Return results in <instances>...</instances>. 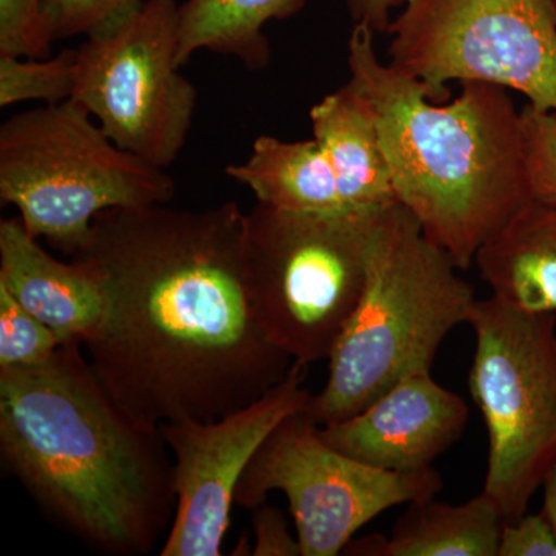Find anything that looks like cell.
Segmentation results:
<instances>
[{"label": "cell", "mask_w": 556, "mask_h": 556, "mask_svg": "<svg viewBox=\"0 0 556 556\" xmlns=\"http://www.w3.org/2000/svg\"><path fill=\"white\" fill-rule=\"evenodd\" d=\"M236 201L203 211L109 208L70 258L100 277L105 308L84 342L130 415L160 428L247 407L291 369L252 306Z\"/></svg>", "instance_id": "cell-1"}, {"label": "cell", "mask_w": 556, "mask_h": 556, "mask_svg": "<svg viewBox=\"0 0 556 556\" xmlns=\"http://www.w3.org/2000/svg\"><path fill=\"white\" fill-rule=\"evenodd\" d=\"M79 342L46 364L0 369V456L40 510L112 556H141L169 533L174 460L160 428L102 386Z\"/></svg>", "instance_id": "cell-2"}, {"label": "cell", "mask_w": 556, "mask_h": 556, "mask_svg": "<svg viewBox=\"0 0 556 556\" xmlns=\"http://www.w3.org/2000/svg\"><path fill=\"white\" fill-rule=\"evenodd\" d=\"M375 35L354 24L348 84L375 113L397 203L466 270L533 199L521 112L508 90L485 83L430 100L419 79L379 60Z\"/></svg>", "instance_id": "cell-3"}, {"label": "cell", "mask_w": 556, "mask_h": 556, "mask_svg": "<svg viewBox=\"0 0 556 556\" xmlns=\"http://www.w3.org/2000/svg\"><path fill=\"white\" fill-rule=\"evenodd\" d=\"M457 270L407 207L380 211L364 292L328 358L327 383L305 409L318 427L356 416L399 380L431 371L478 300Z\"/></svg>", "instance_id": "cell-4"}, {"label": "cell", "mask_w": 556, "mask_h": 556, "mask_svg": "<svg viewBox=\"0 0 556 556\" xmlns=\"http://www.w3.org/2000/svg\"><path fill=\"white\" fill-rule=\"evenodd\" d=\"M164 169L118 148L78 101L27 110L0 127V199L33 237L72 257L109 208L167 204Z\"/></svg>", "instance_id": "cell-5"}, {"label": "cell", "mask_w": 556, "mask_h": 556, "mask_svg": "<svg viewBox=\"0 0 556 556\" xmlns=\"http://www.w3.org/2000/svg\"><path fill=\"white\" fill-rule=\"evenodd\" d=\"M382 208L291 212L257 203L247 212L252 306L270 342L292 362L309 367L331 356L364 292Z\"/></svg>", "instance_id": "cell-6"}, {"label": "cell", "mask_w": 556, "mask_h": 556, "mask_svg": "<svg viewBox=\"0 0 556 556\" xmlns=\"http://www.w3.org/2000/svg\"><path fill=\"white\" fill-rule=\"evenodd\" d=\"M468 375L489 437L484 493L506 522L527 514L556 460V314L477 300Z\"/></svg>", "instance_id": "cell-7"}, {"label": "cell", "mask_w": 556, "mask_h": 556, "mask_svg": "<svg viewBox=\"0 0 556 556\" xmlns=\"http://www.w3.org/2000/svg\"><path fill=\"white\" fill-rule=\"evenodd\" d=\"M390 62L430 100L485 83L556 113V17L547 0H407L388 25Z\"/></svg>", "instance_id": "cell-8"}, {"label": "cell", "mask_w": 556, "mask_h": 556, "mask_svg": "<svg viewBox=\"0 0 556 556\" xmlns=\"http://www.w3.org/2000/svg\"><path fill=\"white\" fill-rule=\"evenodd\" d=\"M178 7L141 0L86 36L72 97L118 148L159 169L185 148L197 105L177 64Z\"/></svg>", "instance_id": "cell-9"}, {"label": "cell", "mask_w": 556, "mask_h": 556, "mask_svg": "<svg viewBox=\"0 0 556 556\" xmlns=\"http://www.w3.org/2000/svg\"><path fill=\"white\" fill-rule=\"evenodd\" d=\"M305 409L278 424L236 492L237 506L251 510L269 493H285L302 556L342 554L357 530L388 508L442 492L444 479L433 467L409 473L380 470L332 448Z\"/></svg>", "instance_id": "cell-10"}, {"label": "cell", "mask_w": 556, "mask_h": 556, "mask_svg": "<svg viewBox=\"0 0 556 556\" xmlns=\"http://www.w3.org/2000/svg\"><path fill=\"white\" fill-rule=\"evenodd\" d=\"M306 371V365L294 362L257 401L219 419L160 427L174 460L177 495L161 556L222 555L237 486L249 463L278 424L308 407L313 394L305 387Z\"/></svg>", "instance_id": "cell-11"}, {"label": "cell", "mask_w": 556, "mask_h": 556, "mask_svg": "<svg viewBox=\"0 0 556 556\" xmlns=\"http://www.w3.org/2000/svg\"><path fill=\"white\" fill-rule=\"evenodd\" d=\"M468 405L439 386L431 371L415 372L356 416L318 427L332 448L380 470H427L466 431Z\"/></svg>", "instance_id": "cell-12"}, {"label": "cell", "mask_w": 556, "mask_h": 556, "mask_svg": "<svg viewBox=\"0 0 556 556\" xmlns=\"http://www.w3.org/2000/svg\"><path fill=\"white\" fill-rule=\"evenodd\" d=\"M0 287L53 329L62 343L84 345L104 314L97 273L80 260L51 257L20 217L0 223Z\"/></svg>", "instance_id": "cell-13"}, {"label": "cell", "mask_w": 556, "mask_h": 556, "mask_svg": "<svg viewBox=\"0 0 556 556\" xmlns=\"http://www.w3.org/2000/svg\"><path fill=\"white\" fill-rule=\"evenodd\" d=\"M314 138L331 164L345 208L397 203L375 113L350 84L329 93L309 112Z\"/></svg>", "instance_id": "cell-14"}, {"label": "cell", "mask_w": 556, "mask_h": 556, "mask_svg": "<svg viewBox=\"0 0 556 556\" xmlns=\"http://www.w3.org/2000/svg\"><path fill=\"white\" fill-rule=\"evenodd\" d=\"M473 265L492 295L529 313H556V203L532 199Z\"/></svg>", "instance_id": "cell-15"}, {"label": "cell", "mask_w": 556, "mask_h": 556, "mask_svg": "<svg viewBox=\"0 0 556 556\" xmlns=\"http://www.w3.org/2000/svg\"><path fill=\"white\" fill-rule=\"evenodd\" d=\"M506 525L500 507L484 493L453 506L437 496L413 501L390 535L353 538L351 556H497Z\"/></svg>", "instance_id": "cell-16"}, {"label": "cell", "mask_w": 556, "mask_h": 556, "mask_svg": "<svg viewBox=\"0 0 556 556\" xmlns=\"http://www.w3.org/2000/svg\"><path fill=\"white\" fill-rule=\"evenodd\" d=\"M226 174L252 190L257 203L291 212L345 211L331 164L316 138L255 139L251 156Z\"/></svg>", "instance_id": "cell-17"}, {"label": "cell", "mask_w": 556, "mask_h": 556, "mask_svg": "<svg viewBox=\"0 0 556 556\" xmlns=\"http://www.w3.org/2000/svg\"><path fill=\"white\" fill-rule=\"evenodd\" d=\"M306 0H186L178 7V67L200 50L236 58L249 70L266 68L269 40L263 28L287 20Z\"/></svg>", "instance_id": "cell-18"}, {"label": "cell", "mask_w": 556, "mask_h": 556, "mask_svg": "<svg viewBox=\"0 0 556 556\" xmlns=\"http://www.w3.org/2000/svg\"><path fill=\"white\" fill-rule=\"evenodd\" d=\"M78 73V50H64L51 60L0 54V108L25 101L60 104L72 100Z\"/></svg>", "instance_id": "cell-19"}, {"label": "cell", "mask_w": 556, "mask_h": 556, "mask_svg": "<svg viewBox=\"0 0 556 556\" xmlns=\"http://www.w3.org/2000/svg\"><path fill=\"white\" fill-rule=\"evenodd\" d=\"M61 345L53 329L0 287V369L38 367L49 362Z\"/></svg>", "instance_id": "cell-20"}, {"label": "cell", "mask_w": 556, "mask_h": 556, "mask_svg": "<svg viewBox=\"0 0 556 556\" xmlns=\"http://www.w3.org/2000/svg\"><path fill=\"white\" fill-rule=\"evenodd\" d=\"M51 42L43 0H0V54L39 60Z\"/></svg>", "instance_id": "cell-21"}, {"label": "cell", "mask_w": 556, "mask_h": 556, "mask_svg": "<svg viewBox=\"0 0 556 556\" xmlns=\"http://www.w3.org/2000/svg\"><path fill=\"white\" fill-rule=\"evenodd\" d=\"M521 123L533 199L556 203V113L526 104Z\"/></svg>", "instance_id": "cell-22"}, {"label": "cell", "mask_w": 556, "mask_h": 556, "mask_svg": "<svg viewBox=\"0 0 556 556\" xmlns=\"http://www.w3.org/2000/svg\"><path fill=\"white\" fill-rule=\"evenodd\" d=\"M141 0H43L51 38L89 36L118 20Z\"/></svg>", "instance_id": "cell-23"}, {"label": "cell", "mask_w": 556, "mask_h": 556, "mask_svg": "<svg viewBox=\"0 0 556 556\" xmlns=\"http://www.w3.org/2000/svg\"><path fill=\"white\" fill-rule=\"evenodd\" d=\"M497 556H556V533L543 511L506 522Z\"/></svg>", "instance_id": "cell-24"}, {"label": "cell", "mask_w": 556, "mask_h": 556, "mask_svg": "<svg viewBox=\"0 0 556 556\" xmlns=\"http://www.w3.org/2000/svg\"><path fill=\"white\" fill-rule=\"evenodd\" d=\"M254 556H302L298 533L292 535L288 518L278 507L262 503L252 508Z\"/></svg>", "instance_id": "cell-25"}, {"label": "cell", "mask_w": 556, "mask_h": 556, "mask_svg": "<svg viewBox=\"0 0 556 556\" xmlns=\"http://www.w3.org/2000/svg\"><path fill=\"white\" fill-rule=\"evenodd\" d=\"M407 0H346L354 24L367 25L375 33H387L391 11L402 9Z\"/></svg>", "instance_id": "cell-26"}, {"label": "cell", "mask_w": 556, "mask_h": 556, "mask_svg": "<svg viewBox=\"0 0 556 556\" xmlns=\"http://www.w3.org/2000/svg\"><path fill=\"white\" fill-rule=\"evenodd\" d=\"M544 504L543 514L546 515L548 522L554 527L556 533V460L554 466L548 468L546 478L543 481Z\"/></svg>", "instance_id": "cell-27"}, {"label": "cell", "mask_w": 556, "mask_h": 556, "mask_svg": "<svg viewBox=\"0 0 556 556\" xmlns=\"http://www.w3.org/2000/svg\"><path fill=\"white\" fill-rule=\"evenodd\" d=\"M548 5H551V9L554 10L555 17H556V0H547Z\"/></svg>", "instance_id": "cell-28"}]
</instances>
